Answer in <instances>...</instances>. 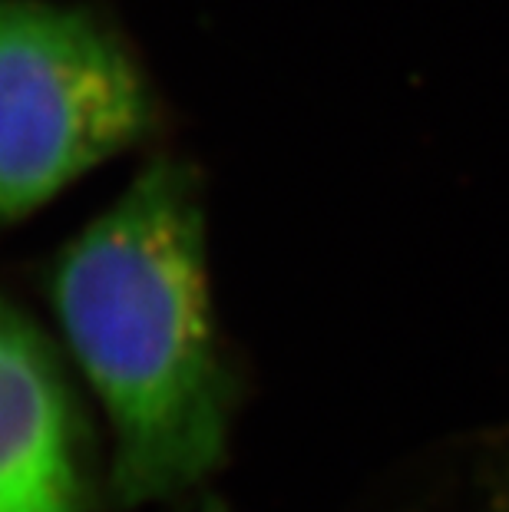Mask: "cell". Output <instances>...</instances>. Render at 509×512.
<instances>
[{"label": "cell", "mask_w": 509, "mask_h": 512, "mask_svg": "<svg viewBox=\"0 0 509 512\" xmlns=\"http://www.w3.org/2000/svg\"><path fill=\"white\" fill-rule=\"evenodd\" d=\"M53 308L110 420L123 503L189 493L225 453L232 374L215 337L196 176L156 159L63 248Z\"/></svg>", "instance_id": "1"}, {"label": "cell", "mask_w": 509, "mask_h": 512, "mask_svg": "<svg viewBox=\"0 0 509 512\" xmlns=\"http://www.w3.org/2000/svg\"><path fill=\"white\" fill-rule=\"evenodd\" d=\"M153 129L143 70L100 20L0 0V222H17Z\"/></svg>", "instance_id": "2"}, {"label": "cell", "mask_w": 509, "mask_h": 512, "mask_svg": "<svg viewBox=\"0 0 509 512\" xmlns=\"http://www.w3.org/2000/svg\"><path fill=\"white\" fill-rule=\"evenodd\" d=\"M70 403L47 351L0 308V512H77Z\"/></svg>", "instance_id": "3"}]
</instances>
